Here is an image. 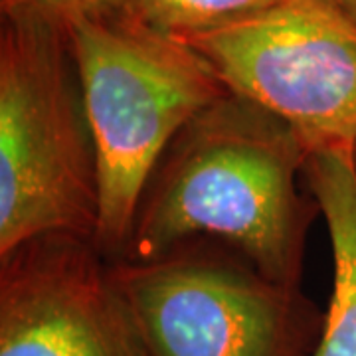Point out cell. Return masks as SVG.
<instances>
[{"mask_svg":"<svg viewBox=\"0 0 356 356\" xmlns=\"http://www.w3.org/2000/svg\"><path fill=\"white\" fill-rule=\"evenodd\" d=\"M307 156L305 143L277 115L226 91L168 147L117 259H153L212 240L297 289L307 228L318 212Z\"/></svg>","mask_w":356,"mask_h":356,"instance_id":"obj_1","label":"cell"},{"mask_svg":"<svg viewBox=\"0 0 356 356\" xmlns=\"http://www.w3.org/2000/svg\"><path fill=\"white\" fill-rule=\"evenodd\" d=\"M2 16L38 18L67 28L81 18H99L133 10V0H0Z\"/></svg>","mask_w":356,"mask_h":356,"instance_id":"obj_9","label":"cell"},{"mask_svg":"<svg viewBox=\"0 0 356 356\" xmlns=\"http://www.w3.org/2000/svg\"><path fill=\"white\" fill-rule=\"evenodd\" d=\"M147 356H311L318 329L299 289L194 240L153 259H109Z\"/></svg>","mask_w":356,"mask_h":356,"instance_id":"obj_4","label":"cell"},{"mask_svg":"<svg viewBox=\"0 0 356 356\" xmlns=\"http://www.w3.org/2000/svg\"><path fill=\"white\" fill-rule=\"evenodd\" d=\"M226 88L277 115L309 153L356 147V22L297 0L186 40Z\"/></svg>","mask_w":356,"mask_h":356,"instance_id":"obj_5","label":"cell"},{"mask_svg":"<svg viewBox=\"0 0 356 356\" xmlns=\"http://www.w3.org/2000/svg\"><path fill=\"white\" fill-rule=\"evenodd\" d=\"M67 36L97 151L95 245L117 259L168 147L229 89L194 46L133 10L76 20Z\"/></svg>","mask_w":356,"mask_h":356,"instance_id":"obj_2","label":"cell"},{"mask_svg":"<svg viewBox=\"0 0 356 356\" xmlns=\"http://www.w3.org/2000/svg\"><path fill=\"white\" fill-rule=\"evenodd\" d=\"M325 2H329L334 10H339L343 16L356 22V0H325Z\"/></svg>","mask_w":356,"mask_h":356,"instance_id":"obj_10","label":"cell"},{"mask_svg":"<svg viewBox=\"0 0 356 356\" xmlns=\"http://www.w3.org/2000/svg\"><path fill=\"white\" fill-rule=\"evenodd\" d=\"M353 159H355V166H356V147L353 149Z\"/></svg>","mask_w":356,"mask_h":356,"instance_id":"obj_11","label":"cell"},{"mask_svg":"<svg viewBox=\"0 0 356 356\" xmlns=\"http://www.w3.org/2000/svg\"><path fill=\"white\" fill-rule=\"evenodd\" d=\"M305 180L325 218L332 250V295L311 356H356V166L353 147L307 156Z\"/></svg>","mask_w":356,"mask_h":356,"instance_id":"obj_7","label":"cell"},{"mask_svg":"<svg viewBox=\"0 0 356 356\" xmlns=\"http://www.w3.org/2000/svg\"><path fill=\"white\" fill-rule=\"evenodd\" d=\"M289 2L297 0H133V13L149 26L186 42Z\"/></svg>","mask_w":356,"mask_h":356,"instance_id":"obj_8","label":"cell"},{"mask_svg":"<svg viewBox=\"0 0 356 356\" xmlns=\"http://www.w3.org/2000/svg\"><path fill=\"white\" fill-rule=\"evenodd\" d=\"M0 356H147L93 240L50 234L0 259Z\"/></svg>","mask_w":356,"mask_h":356,"instance_id":"obj_6","label":"cell"},{"mask_svg":"<svg viewBox=\"0 0 356 356\" xmlns=\"http://www.w3.org/2000/svg\"><path fill=\"white\" fill-rule=\"evenodd\" d=\"M97 151L67 28L2 16L0 259L30 240L95 242Z\"/></svg>","mask_w":356,"mask_h":356,"instance_id":"obj_3","label":"cell"}]
</instances>
